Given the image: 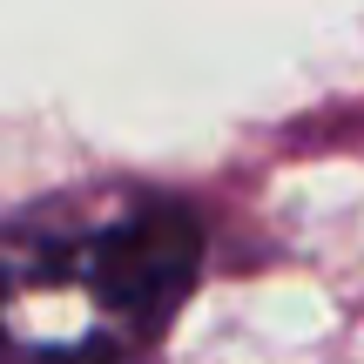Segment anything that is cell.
<instances>
[{"label": "cell", "instance_id": "cell-1", "mask_svg": "<svg viewBox=\"0 0 364 364\" xmlns=\"http://www.w3.org/2000/svg\"><path fill=\"white\" fill-rule=\"evenodd\" d=\"M196 216L169 196L41 209L0 236V351L14 364H135L196 284Z\"/></svg>", "mask_w": 364, "mask_h": 364}]
</instances>
